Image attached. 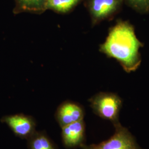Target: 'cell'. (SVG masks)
<instances>
[{
    "mask_svg": "<svg viewBox=\"0 0 149 149\" xmlns=\"http://www.w3.org/2000/svg\"><path fill=\"white\" fill-rule=\"evenodd\" d=\"M123 2V0H90L91 15L94 21L103 20L118 13Z\"/></svg>",
    "mask_w": 149,
    "mask_h": 149,
    "instance_id": "7",
    "label": "cell"
},
{
    "mask_svg": "<svg viewBox=\"0 0 149 149\" xmlns=\"http://www.w3.org/2000/svg\"><path fill=\"white\" fill-rule=\"evenodd\" d=\"M80 0H47L46 8L65 13L77 5Z\"/></svg>",
    "mask_w": 149,
    "mask_h": 149,
    "instance_id": "10",
    "label": "cell"
},
{
    "mask_svg": "<svg viewBox=\"0 0 149 149\" xmlns=\"http://www.w3.org/2000/svg\"><path fill=\"white\" fill-rule=\"evenodd\" d=\"M89 102L93 112L97 116L110 121L114 126L120 123L119 114L122 100L116 93L100 92L92 97Z\"/></svg>",
    "mask_w": 149,
    "mask_h": 149,
    "instance_id": "2",
    "label": "cell"
},
{
    "mask_svg": "<svg viewBox=\"0 0 149 149\" xmlns=\"http://www.w3.org/2000/svg\"><path fill=\"white\" fill-rule=\"evenodd\" d=\"M114 133L105 141L97 144H84L81 149H144L138 144L130 131L120 123L114 126Z\"/></svg>",
    "mask_w": 149,
    "mask_h": 149,
    "instance_id": "3",
    "label": "cell"
},
{
    "mask_svg": "<svg viewBox=\"0 0 149 149\" xmlns=\"http://www.w3.org/2000/svg\"><path fill=\"white\" fill-rule=\"evenodd\" d=\"M17 7L21 11L40 12L47 10V0H16Z\"/></svg>",
    "mask_w": 149,
    "mask_h": 149,
    "instance_id": "9",
    "label": "cell"
},
{
    "mask_svg": "<svg viewBox=\"0 0 149 149\" xmlns=\"http://www.w3.org/2000/svg\"><path fill=\"white\" fill-rule=\"evenodd\" d=\"M61 139L66 148H81L85 144L86 125L84 120L61 128Z\"/></svg>",
    "mask_w": 149,
    "mask_h": 149,
    "instance_id": "5",
    "label": "cell"
},
{
    "mask_svg": "<svg viewBox=\"0 0 149 149\" xmlns=\"http://www.w3.org/2000/svg\"><path fill=\"white\" fill-rule=\"evenodd\" d=\"M27 141L29 149H58L53 141L42 131L37 130Z\"/></svg>",
    "mask_w": 149,
    "mask_h": 149,
    "instance_id": "8",
    "label": "cell"
},
{
    "mask_svg": "<svg viewBox=\"0 0 149 149\" xmlns=\"http://www.w3.org/2000/svg\"><path fill=\"white\" fill-rule=\"evenodd\" d=\"M143 44L136 37L133 25L129 22L119 20L111 28L101 51L116 59L128 73L138 69L141 63L140 48Z\"/></svg>",
    "mask_w": 149,
    "mask_h": 149,
    "instance_id": "1",
    "label": "cell"
},
{
    "mask_svg": "<svg viewBox=\"0 0 149 149\" xmlns=\"http://www.w3.org/2000/svg\"><path fill=\"white\" fill-rule=\"evenodd\" d=\"M1 122L7 124L16 136L22 139L27 140L37 131L35 119L23 113L6 116Z\"/></svg>",
    "mask_w": 149,
    "mask_h": 149,
    "instance_id": "4",
    "label": "cell"
},
{
    "mask_svg": "<svg viewBox=\"0 0 149 149\" xmlns=\"http://www.w3.org/2000/svg\"><path fill=\"white\" fill-rule=\"evenodd\" d=\"M134 10L141 14L149 13V0H123Z\"/></svg>",
    "mask_w": 149,
    "mask_h": 149,
    "instance_id": "11",
    "label": "cell"
},
{
    "mask_svg": "<svg viewBox=\"0 0 149 149\" xmlns=\"http://www.w3.org/2000/svg\"><path fill=\"white\" fill-rule=\"evenodd\" d=\"M85 111L80 104L72 102H65L58 108L55 114L56 121L61 128L70 124L84 120Z\"/></svg>",
    "mask_w": 149,
    "mask_h": 149,
    "instance_id": "6",
    "label": "cell"
}]
</instances>
